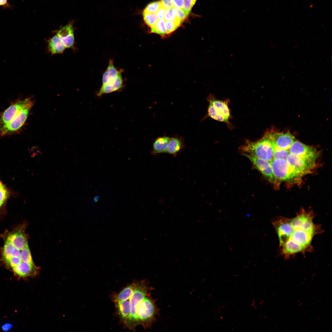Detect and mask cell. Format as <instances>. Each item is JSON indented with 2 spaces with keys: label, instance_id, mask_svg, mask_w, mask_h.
Returning a JSON list of instances; mask_svg holds the SVG:
<instances>
[{
  "label": "cell",
  "instance_id": "obj_1",
  "mask_svg": "<svg viewBox=\"0 0 332 332\" xmlns=\"http://www.w3.org/2000/svg\"><path fill=\"white\" fill-rule=\"evenodd\" d=\"M312 210L302 209L292 218L278 216L272 223L277 235L281 254L285 259L298 253L304 254L313 251L312 240L323 231L319 224L313 222Z\"/></svg>",
  "mask_w": 332,
  "mask_h": 332
},
{
  "label": "cell",
  "instance_id": "obj_2",
  "mask_svg": "<svg viewBox=\"0 0 332 332\" xmlns=\"http://www.w3.org/2000/svg\"><path fill=\"white\" fill-rule=\"evenodd\" d=\"M26 226L24 223L0 235L4 242L0 250V259L12 271L25 263H34L26 232Z\"/></svg>",
  "mask_w": 332,
  "mask_h": 332
},
{
  "label": "cell",
  "instance_id": "obj_3",
  "mask_svg": "<svg viewBox=\"0 0 332 332\" xmlns=\"http://www.w3.org/2000/svg\"><path fill=\"white\" fill-rule=\"evenodd\" d=\"M239 150L243 154L271 162L273 159V143L267 132L263 137L255 141L247 140Z\"/></svg>",
  "mask_w": 332,
  "mask_h": 332
},
{
  "label": "cell",
  "instance_id": "obj_4",
  "mask_svg": "<svg viewBox=\"0 0 332 332\" xmlns=\"http://www.w3.org/2000/svg\"><path fill=\"white\" fill-rule=\"evenodd\" d=\"M135 287L129 298L131 312L124 326L132 330L138 325L136 316L138 304L146 295L150 294V291L153 289L152 287L148 285V283L145 280L135 281Z\"/></svg>",
  "mask_w": 332,
  "mask_h": 332
},
{
  "label": "cell",
  "instance_id": "obj_5",
  "mask_svg": "<svg viewBox=\"0 0 332 332\" xmlns=\"http://www.w3.org/2000/svg\"><path fill=\"white\" fill-rule=\"evenodd\" d=\"M160 310L155 303V300L150 294L146 295L138 305L136 316L138 325L144 328L150 327L156 319Z\"/></svg>",
  "mask_w": 332,
  "mask_h": 332
},
{
  "label": "cell",
  "instance_id": "obj_6",
  "mask_svg": "<svg viewBox=\"0 0 332 332\" xmlns=\"http://www.w3.org/2000/svg\"><path fill=\"white\" fill-rule=\"evenodd\" d=\"M270 162L273 174L277 180L297 179L304 175L291 165L286 159L274 158Z\"/></svg>",
  "mask_w": 332,
  "mask_h": 332
},
{
  "label": "cell",
  "instance_id": "obj_7",
  "mask_svg": "<svg viewBox=\"0 0 332 332\" xmlns=\"http://www.w3.org/2000/svg\"><path fill=\"white\" fill-rule=\"evenodd\" d=\"M33 106V102L24 108L10 123L0 128V135L14 133L20 129L26 121Z\"/></svg>",
  "mask_w": 332,
  "mask_h": 332
},
{
  "label": "cell",
  "instance_id": "obj_8",
  "mask_svg": "<svg viewBox=\"0 0 332 332\" xmlns=\"http://www.w3.org/2000/svg\"><path fill=\"white\" fill-rule=\"evenodd\" d=\"M32 102L30 98H26L12 104L2 113L0 118V128L11 121L25 107Z\"/></svg>",
  "mask_w": 332,
  "mask_h": 332
},
{
  "label": "cell",
  "instance_id": "obj_9",
  "mask_svg": "<svg viewBox=\"0 0 332 332\" xmlns=\"http://www.w3.org/2000/svg\"><path fill=\"white\" fill-rule=\"evenodd\" d=\"M242 154L249 159L256 169L261 172L269 182L275 186L279 185L278 181L275 178L273 174L270 162L248 154Z\"/></svg>",
  "mask_w": 332,
  "mask_h": 332
},
{
  "label": "cell",
  "instance_id": "obj_10",
  "mask_svg": "<svg viewBox=\"0 0 332 332\" xmlns=\"http://www.w3.org/2000/svg\"><path fill=\"white\" fill-rule=\"evenodd\" d=\"M290 153L301 157L316 161L318 156L317 151L312 147L294 141L288 149Z\"/></svg>",
  "mask_w": 332,
  "mask_h": 332
},
{
  "label": "cell",
  "instance_id": "obj_11",
  "mask_svg": "<svg viewBox=\"0 0 332 332\" xmlns=\"http://www.w3.org/2000/svg\"><path fill=\"white\" fill-rule=\"evenodd\" d=\"M287 160L289 164L303 175L311 172L315 166L316 161L304 158L290 153Z\"/></svg>",
  "mask_w": 332,
  "mask_h": 332
},
{
  "label": "cell",
  "instance_id": "obj_12",
  "mask_svg": "<svg viewBox=\"0 0 332 332\" xmlns=\"http://www.w3.org/2000/svg\"><path fill=\"white\" fill-rule=\"evenodd\" d=\"M267 132L273 144L280 148L288 150L294 141V136L289 132L278 133L271 131H268Z\"/></svg>",
  "mask_w": 332,
  "mask_h": 332
},
{
  "label": "cell",
  "instance_id": "obj_13",
  "mask_svg": "<svg viewBox=\"0 0 332 332\" xmlns=\"http://www.w3.org/2000/svg\"><path fill=\"white\" fill-rule=\"evenodd\" d=\"M61 39L65 47L76 50L74 28L72 23L61 27L56 32V34Z\"/></svg>",
  "mask_w": 332,
  "mask_h": 332
},
{
  "label": "cell",
  "instance_id": "obj_14",
  "mask_svg": "<svg viewBox=\"0 0 332 332\" xmlns=\"http://www.w3.org/2000/svg\"><path fill=\"white\" fill-rule=\"evenodd\" d=\"M113 302L121 322L124 326L131 312L129 299L125 300L116 301Z\"/></svg>",
  "mask_w": 332,
  "mask_h": 332
},
{
  "label": "cell",
  "instance_id": "obj_15",
  "mask_svg": "<svg viewBox=\"0 0 332 332\" xmlns=\"http://www.w3.org/2000/svg\"><path fill=\"white\" fill-rule=\"evenodd\" d=\"M123 86V80L121 74L116 78L106 84H102L97 93L98 96L118 91Z\"/></svg>",
  "mask_w": 332,
  "mask_h": 332
},
{
  "label": "cell",
  "instance_id": "obj_16",
  "mask_svg": "<svg viewBox=\"0 0 332 332\" xmlns=\"http://www.w3.org/2000/svg\"><path fill=\"white\" fill-rule=\"evenodd\" d=\"M184 146V138L177 136L170 138L165 153L172 155L175 157Z\"/></svg>",
  "mask_w": 332,
  "mask_h": 332
},
{
  "label": "cell",
  "instance_id": "obj_17",
  "mask_svg": "<svg viewBox=\"0 0 332 332\" xmlns=\"http://www.w3.org/2000/svg\"><path fill=\"white\" fill-rule=\"evenodd\" d=\"M207 100L209 103L211 104L220 113L229 121L231 117V114L228 106V100L222 101L217 100L211 94L209 95L207 98Z\"/></svg>",
  "mask_w": 332,
  "mask_h": 332
},
{
  "label": "cell",
  "instance_id": "obj_18",
  "mask_svg": "<svg viewBox=\"0 0 332 332\" xmlns=\"http://www.w3.org/2000/svg\"><path fill=\"white\" fill-rule=\"evenodd\" d=\"M39 269L34 263H25L12 271L16 275L24 277L36 275L39 272Z\"/></svg>",
  "mask_w": 332,
  "mask_h": 332
},
{
  "label": "cell",
  "instance_id": "obj_19",
  "mask_svg": "<svg viewBox=\"0 0 332 332\" xmlns=\"http://www.w3.org/2000/svg\"><path fill=\"white\" fill-rule=\"evenodd\" d=\"M47 48L52 55L62 53L66 49L61 38L56 34L47 42Z\"/></svg>",
  "mask_w": 332,
  "mask_h": 332
},
{
  "label": "cell",
  "instance_id": "obj_20",
  "mask_svg": "<svg viewBox=\"0 0 332 332\" xmlns=\"http://www.w3.org/2000/svg\"><path fill=\"white\" fill-rule=\"evenodd\" d=\"M170 139V137L166 136H160L156 138L152 145V154L156 155L165 153Z\"/></svg>",
  "mask_w": 332,
  "mask_h": 332
},
{
  "label": "cell",
  "instance_id": "obj_21",
  "mask_svg": "<svg viewBox=\"0 0 332 332\" xmlns=\"http://www.w3.org/2000/svg\"><path fill=\"white\" fill-rule=\"evenodd\" d=\"M121 74V71H118L114 66L113 60L110 59L108 67L102 76V84L113 81Z\"/></svg>",
  "mask_w": 332,
  "mask_h": 332
},
{
  "label": "cell",
  "instance_id": "obj_22",
  "mask_svg": "<svg viewBox=\"0 0 332 332\" xmlns=\"http://www.w3.org/2000/svg\"><path fill=\"white\" fill-rule=\"evenodd\" d=\"M135 285V281H133L132 283L124 288L119 293L113 294L112 295V300L113 302L129 299L132 294Z\"/></svg>",
  "mask_w": 332,
  "mask_h": 332
},
{
  "label": "cell",
  "instance_id": "obj_23",
  "mask_svg": "<svg viewBox=\"0 0 332 332\" xmlns=\"http://www.w3.org/2000/svg\"><path fill=\"white\" fill-rule=\"evenodd\" d=\"M207 113V116L215 120L229 124H230L229 121L210 103L208 107Z\"/></svg>",
  "mask_w": 332,
  "mask_h": 332
},
{
  "label": "cell",
  "instance_id": "obj_24",
  "mask_svg": "<svg viewBox=\"0 0 332 332\" xmlns=\"http://www.w3.org/2000/svg\"><path fill=\"white\" fill-rule=\"evenodd\" d=\"M150 32L159 34L163 37L168 35L164 20H158L150 27Z\"/></svg>",
  "mask_w": 332,
  "mask_h": 332
},
{
  "label": "cell",
  "instance_id": "obj_25",
  "mask_svg": "<svg viewBox=\"0 0 332 332\" xmlns=\"http://www.w3.org/2000/svg\"><path fill=\"white\" fill-rule=\"evenodd\" d=\"M143 16L145 22L150 27L154 25L158 20L156 14L143 11Z\"/></svg>",
  "mask_w": 332,
  "mask_h": 332
},
{
  "label": "cell",
  "instance_id": "obj_26",
  "mask_svg": "<svg viewBox=\"0 0 332 332\" xmlns=\"http://www.w3.org/2000/svg\"><path fill=\"white\" fill-rule=\"evenodd\" d=\"M165 22L168 35L174 31L179 27L182 22L179 19H177L171 21H165Z\"/></svg>",
  "mask_w": 332,
  "mask_h": 332
},
{
  "label": "cell",
  "instance_id": "obj_27",
  "mask_svg": "<svg viewBox=\"0 0 332 332\" xmlns=\"http://www.w3.org/2000/svg\"><path fill=\"white\" fill-rule=\"evenodd\" d=\"M274 158L286 159L290 154L288 150L277 147L273 144Z\"/></svg>",
  "mask_w": 332,
  "mask_h": 332
},
{
  "label": "cell",
  "instance_id": "obj_28",
  "mask_svg": "<svg viewBox=\"0 0 332 332\" xmlns=\"http://www.w3.org/2000/svg\"><path fill=\"white\" fill-rule=\"evenodd\" d=\"M162 6L160 1L154 2L148 4L143 11L156 14Z\"/></svg>",
  "mask_w": 332,
  "mask_h": 332
},
{
  "label": "cell",
  "instance_id": "obj_29",
  "mask_svg": "<svg viewBox=\"0 0 332 332\" xmlns=\"http://www.w3.org/2000/svg\"><path fill=\"white\" fill-rule=\"evenodd\" d=\"M8 194L7 189L0 180V208L6 200Z\"/></svg>",
  "mask_w": 332,
  "mask_h": 332
},
{
  "label": "cell",
  "instance_id": "obj_30",
  "mask_svg": "<svg viewBox=\"0 0 332 332\" xmlns=\"http://www.w3.org/2000/svg\"><path fill=\"white\" fill-rule=\"evenodd\" d=\"M172 11L176 17L182 22L186 18L188 15L182 8H177L173 7Z\"/></svg>",
  "mask_w": 332,
  "mask_h": 332
},
{
  "label": "cell",
  "instance_id": "obj_31",
  "mask_svg": "<svg viewBox=\"0 0 332 332\" xmlns=\"http://www.w3.org/2000/svg\"><path fill=\"white\" fill-rule=\"evenodd\" d=\"M197 0H184L183 9L188 15Z\"/></svg>",
  "mask_w": 332,
  "mask_h": 332
},
{
  "label": "cell",
  "instance_id": "obj_32",
  "mask_svg": "<svg viewBox=\"0 0 332 332\" xmlns=\"http://www.w3.org/2000/svg\"><path fill=\"white\" fill-rule=\"evenodd\" d=\"M172 9L165 10L164 16L165 21H171L178 19L174 15Z\"/></svg>",
  "mask_w": 332,
  "mask_h": 332
},
{
  "label": "cell",
  "instance_id": "obj_33",
  "mask_svg": "<svg viewBox=\"0 0 332 332\" xmlns=\"http://www.w3.org/2000/svg\"><path fill=\"white\" fill-rule=\"evenodd\" d=\"M160 2L166 10L171 9L173 7L172 0H161Z\"/></svg>",
  "mask_w": 332,
  "mask_h": 332
},
{
  "label": "cell",
  "instance_id": "obj_34",
  "mask_svg": "<svg viewBox=\"0 0 332 332\" xmlns=\"http://www.w3.org/2000/svg\"><path fill=\"white\" fill-rule=\"evenodd\" d=\"M0 6L5 9L9 8L11 9L13 8L8 0H0Z\"/></svg>",
  "mask_w": 332,
  "mask_h": 332
},
{
  "label": "cell",
  "instance_id": "obj_35",
  "mask_svg": "<svg viewBox=\"0 0 332 332\" xmlns=\"http://www.w3.org/2000/svg\"><path fill=\"white\" fill-rule=\"evenodd\" d=\"M165 10V8L162 6L156 13L158 20L164 19V16Z\"/></svg>",
  "mask_w": 332,
  "mask_h": 332
},
{
  "label": "cell",
  "instance_id": "obj_36",
  "mask_svg": "<svg viewBox=\"0 0 332 332\" xmlns=\"http://www.w3.org/2000/svg\"><path fill=\"white\" fill-rule=\"evenodd\" d=\"M173 7L177 8H183L184 0H172Z\"/></svg>",
  "mask_w": 332,
  "mask_h": 332
},
{
  "label": "cell",
  "instance_id": "obj_37",
  "mask_svg": "<svg viewBox=\"0 0 332 332\" xmlns=\"http://www.w3.org/2000/svg\"><path fill=\"white\" fill-rule=\"evenodd\" d=\"M98 200V196H96L93 199V201L95 202H97Z\"/></svg>",
  "mask_w": 332,
  "mask_h": 332
}]
</instances>
